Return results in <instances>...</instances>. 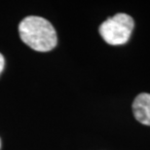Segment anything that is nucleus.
<instances>
[{
	"mask_svg": "<svg viewBox=\"0 0 150 150\" xmlns=\"http://www.w3.org/2000/svg\"><path fill=\"white\" fill-rule=\"evenodd\" d=\"M20 37L23 43L38 52H49L57 46V32L49 21L29 16L19 25Z\"/></svg>",
	"mask_w": 150,
	"mask_h": 150,
	"instance_id": "obj_1",
	"label": "nucleus"
},
{
	"mask_svg": "<svg viewBox=\"0 0 150 150\" xmlns=\"http://www.w3.org/2000/svg\"><path fill=\"white\" fill-rule=\"evenodd\" d=\"M134 19L125 13L108 18L100 26V33L107 44L117 46L126 44L134 30Z\"/></svg>",
	"mask_w": 150,
	"mask_h": 150,
	"instance_id": "obj_2",
	"label": "nucleus"
},
{
	"mask_svg": "<svg viewBox=\"0 0 150 150\" xmlns=\"http://www.w3.org/2000/svg\"><path fill=\"white\" fill-rule=\"evenodd\" d=\"M133 111L134 118L139 123L150 126V94L142 93L134 98Z\"/></svg>",
	"mask_w": 150,
	"mask_h": 150,
	"instance_id": "obj_3",
	"label": "nucleus"
},
{
	"mask_svg": "<svg viewBox=\"0 0 150 150\" xmlns=\"http://www.w3.org/2000/svg\"><path fill=\"white\" fill-rule=\"evenodd\" d=\"M4 65H5L4 57L2 56V54H0V73H1L3 69H4Z\"/></svg>",
	"mask_w": 150,
	"mask_h": 150,
	"instance_id": "obj_4",
	"label": "nucleus"
},
{
	"mask_svg": "<svg viewBox=\"0 0 150 150\" xmlns=\"http://www.w3.org/2000/svg\"><path fill=\"white\" fill-rule=\"evenodd\" d=\"M0 148H1V139H0Z\"/></svg>",
	"mask_w": 150,
	"mask_h": 150,
	"instance_id": "obj_5",
	"label": "nucleus"
}]
</instances>
